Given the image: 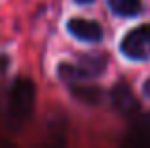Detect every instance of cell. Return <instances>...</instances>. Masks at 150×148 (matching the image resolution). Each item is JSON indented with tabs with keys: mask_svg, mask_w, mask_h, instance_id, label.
Returning a JSON list of instances; mask_svg holds the SVG:
<instances>
[{
	"mask_svg": "<svg viewBox=\"0 0 150 148\" xmlns=\"http://www.w3.org/2000/svg\"><path fill=\"white\" fill-rule=\"evenodd\" d=\"M34 103H36V85L30 78H19L15 80L10 91V103H8V114L13 125H21L33 116Z\"/></svg>",
	"mask_w": 150,
	"mask_h": 148,
	"instance_id": "6da1fadb",
	"label": "cell"
},
{
	"mask_svg": "<svg viewBox=\"0 0 150 148\" xmlns=\"http://www.w3.org/2000/svg\"><path fill=\"white\" fill-rule=\"evenodd\" d=\"M106 68V59L101 55H82L76 63H61L57 68L61 80L74 84V82H82V80H89L95 78L99 74L105 72Z\"/></svg>",
	"mask_w": 150,
	"mask_h": 148,
	"instance_id": "7a4b0ae2",
	"label": "cell"
},
{
	"mask_svg": "<svg viewBox=\"0 0 150 148\" xmlns=\"http://www.w3.org/2000/svg\"><path fill=\"white\" fill-rule=\"evenodd\" d=\"M120 51L127 59L144 61L150 57V25H139L124 36Z\"/></svg>",
	"mask_w": 150,
	"mask_h": 148,
	"instance_id": "3957f363",
	"label": "cell"
},
{
	"mask_svg": "<svg viewBox=\"0 0 150 148\" xmlns=\"http://www.w3.org/2000/svg\"><path fill=\"white\" fill-rule=\"evenodd\" d=\"M110 101H112V106L116 108L120 114H125V116H135L141 108L133 89L129 87V84H125V82L114 84V87L110 89Z\"/></svg>",
	"mask_w": 150,
	"mask_h": 148,
	"instance_id": "277c9868",
	"label": "cell"
},
{
	"mask_svg": "<svg viewBox=\"0 0 150 148\" xmlns=\"http://www.w3.org/2000/svg\"><path fill=\"white\" fill-rule=\"evenodd\" d=\"M67 29L74 38L82 42H101L103 40V27L93 19L72 17L67 23Z\"/></svg>",
	"mask_w": 150,
	"mask_h": 148,
	"instance_id": "5b68a950",
	"label": "cell"
},
{
	"mask_svg": "<svg viewBox=\"0 0 150 148\" xmlns=\"http://www.w3.org/2000/svg\"><path fill=\"white\" fill-rule=\"evenodd\" d=\"M70 91H72V95L76 97L78 101L88 103V104H97V103H101V99H103V89L97 87V85L76 84V85H70Z\"/></svg>",
	"mask_w": 150,
	"mask_h": 148,
	"instance_id": "8992f818",
	"label": "cell"
},
{
	"mask_svg": "<svg viewBox=\"0 0 150 148\" xmlns=\"http://www.w3.org/2000/svg\"><path fill=\"white\" fill-rule=\"evenodd\" d=\"M108 6L114 13L122 17H135L143 10L141 0H108Z\"/></svg>",
	"mask_w": 150,
	"mask_h": 148,
	"instance_id": "52a82bcc",
	"label": "cell"
},
{
	"mask_svg": "<svg viewBox=\"0 0 150 148\" xmlns=\"http://www.w3.org/2000/svg\"><path fill=\"white\" fill-rule=\"evenodd\" d=\"M143 91H144V95L146 97H150V78L146 82H144V85H143Z\"/></svg>",
	"mask_w": 150,
	"mask_h": 148,
	"instance_id": "ba28073f",
	"label": "cell"
},
{
	"mask_svg": "<svg viewBox=\"0 0 150 148\" xmlns=\"http://www.w3.org/2000/svg\"><path fill=\"white\" fill-rule=\"evenodd\" d=\"M78 4H89V2H93V0H76Z\"/></svg>",
	"mask_w": 150,
	"mask_h": 148,
	"instance_id": "9c48e42d",
	"label": "cell"
}]
</instances>
